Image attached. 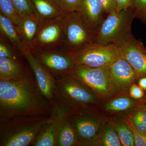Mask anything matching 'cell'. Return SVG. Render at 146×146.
Segmentation results:
<instances>
[{
  "label": "cell",
  "instance_id": "6da1fadb",
  "mask_svg": "<svg viewBox=\"0 0 146 146\" xmlns=\"http://www.w3.org/2000/svg\"><path fill=\"white\" fill-rule=\"evenodd\" d=\"M33 73L27 68L18 78L0 80V119L50 117L52 106L39 91Z\"/></svg>",
  "mask_w": 146,
  "mask_h": 146
},
{
  "label": "cell",
  "instance_id": "7a4b0ae2",
  "mask_svg": "<svg viewBox=\"0 0 146 146\" xmlns=\"http://www.w3.org/2000/svg\"><path fill=\"white\" fill-rule=\"evenodd\" d=\"M49 118L17 116L0 119V146H33Z\"/></svg>",
  "mask_w": 146,
  "mask_h": 146
},
{
  "label": "cell",
  "instance_id": "3957f363",
  "mask_svg": "<svg viewBox=\"0 0 146 146\" xmlns=\"http://www.w3.org/2000/svg\"><path fill=\"white\" fill-rule=\"evenodd\" d=\"M134 18V9L108 14L96 32L95 43L120 47L133 35Z\"/></svg>",
  "mask_w": 146,
  "mask_h": 146
},
{
  "label": "cell",
  "instance_id": "277c9868",
  "mask_svg": "<svg viewBox=\"0 0 146 146\" xmlns=\"http://www.w3.org/2000/svg\"><path fill=\"white\" fill-rule=\"evenodd\" d=\"M96 34L79 11L69 13L65 21L62 50L68 54H72L95 43Z\"/></svg>",
  "mask_w": 146,
  "mask_h": 146
},
{
  "label": "cell",
  "instance_id": "5b68a950",
  "mask_svg": "<svg viewBox=\"0 0 146 146\" xmlns=\"http://www.w3.org/2000/svg\"><path fill=\"white\" fill-rule=\"evenodd\" d=\"M52 106L49 120L36 137L33 146H57L58 137L63 123L77 108L65 102L56 94Z\"/></svg>",
  "mask_w": 146,
  "mask_h": 146
},
{
  "label": "cell",
  "instance_id": "8992f818",
  "mask_svg": "<svg viewBox=\"0 0 146 146\" xmlns=\"http://www.w3.org/2000/svg\"><path fill=\"white\" fill-rule=\"evenodd\" d=\"M56 94L76 108H84L98 102V98L88 86L69 74L55 79Z\"/></svg>",
  "mask_w": 146,
  "mask_h": 146
},
{
  "label": "cell",
  "instance_id": "52a82bcc",
  "mask_svg": "<svg viewBox=\"0 0 146 146\" xmlns=\"http://www.w3.org/2000/svg\"><path fill=\"white\" fill-rule=\"evenodd\" d=\"M75 65L93 68L110 67L121 56L119 47L94 43L70 55Z\"/></svg>",
  "mask_w": 146,
  "mask_h": 146
},
{
  "label": "cell",
  "instance_id": "ba28073f",
  "mask_svg": "<svg viewBox=\"0 0 146 146\" xmlns=\"http://www.w3.org/2000/svg\"><path fill=\"white\" fill-rule=\"evenodd\" d=\"M70 74L88 86L99 98L106 99L113 95L110 67L93 68L75 65Z\"/></svg>",
  "mask_w": 146,
  "mask_h": 146
},
{
  "label": "cell",
  "instance_id": "9c48e42d",
  "mask_svg": "<svg viewBox=\"0 0 146 146\" xmlns=\"http://www.w3.org/2000/svg\"><path fill=\"white\" fill-rule=\"evenodd\" d=\"M65 19L39 23L38 30L29 48L31 52L62 49Z\"/></svg>",
  "mask_w": 146,
  "mask_h": 146
},
{
  "label": "cell",
  "instance_id": "30bf717a",
  "mask_svg": "<svg viewBox=\"0 0 146 146\" xmlns=\"http://www.w3.org/2000/svg\"><path fill=\"white\" fill-rule=\"evenodd\" d=\"M88 107L75 110L70 115L78 138V145L95 144L101 128L102 122L87 111Z\"/></svg>",
  "mask_w": 146,
  "mask_h": 146
},
{
  "label": "cell",
  "instance_id": "8fae6325",
  "mask_svg": "<svg viewBox=\"0 0 146 146\" xmlns=\"http://www.w3.org/2000/svg\"><path fill=\"white\" fill-rule=\"evenodd\" d=\"M31 52L55 79L70 74L75 65L70 55L62 49L36 51Z\"/></svg>",
  "mask_w": 146,
  "mask_h": 146
},
{
  "label": "cell",
  "instance_id": "7c38bea8",
  "mask_svg": "<svg viewBox=\"0 0 146 146\" xmlns=\"http://www.w3.org/2000/svg\"><path fill=\"white\" fill-rule=\"evenodd\" d=\"M21 54L28 62L39 91L52 105L56 93L55 79L35 57L29 47H23Z\"/></svg>",
  "mask_w": 146,
  "mask_h": 146
},
{
  "label": "cell",
  "instance_id": "4fadbf2b",
  "mask_svg": "<svg viewBox=\"0 0 146 146\" xmlns=\"http://www.w3.org/2000/svg\"><path fill=\"white\" fill-rule=\"evenodd\" d=\"M110 75L113 95L125 93L139 78L134 68L121 55L110 67Z\"/></svg>",
  "mask_w": 146,
  "mask_h": 146
},
{
  "label": "cell",
  "instance_id": "5bb4252c",
  "mask_svg": "<svg viewBox=\"0 0 146 146\" xmlns=\"http://www.w3.org/2000/svg\"><path fill=\"white\" fill-rule=\"evenodd\" d=\"M119 48L121 55L134 68L139 78L146 77V47L142 41L133 35Z\"/></svg>",
  "mask_w": 146,
  "mask_h": 146
},
{
  "label": "cell",
  "instance_id": "9a60e30c",
  "mask_svg": "<svg viewBox=\"0 0 146 146\" xmlns=\"http://www.w3.org/2000/svg\"><path fill=\"white\" fill-rule=\"evenodd\" d=\"M33 13L39 23L65 19L68 14L57 0H30Z\"/></svg>",
  "mask_w": 146,
  "mask_h": 146
},
{
  "label": "cell",
  "instance_id": "2e32d148",
  "mask_svg": "<svg viewBox=\"0 0 146 146\" xmlns=\"http://www.w3.org/2000/svg\"><path fill=\"white\" fill-rule=\"evenodd\" d=\"M78 11L96 33L108 15L99 0H82Z\"/></svg>",
  "mask_w": 146,
  "mask_h": 146
},
{
  "label": "cell",
  "instance_id": "e0dca14e",
  "mask_svg": "<svg viewBox=\"0 0 146 146\" xmlns=\"http://www.w3.org/2000/svg\"><path fill=\"white\" fill-rule=\"evenodd\" d=\"M39 25L35 16L25 15L21 16V22L17 30L23 47L29 48L36 35Z\"/></svg>",
  "mask_w": 146,
  "mask_h": 146
},
{
  "label": "cell",
  "instance_id": "ac0fdd59",
  "mask_svg": "<svg viewBox=\"0 0 146 146\" xmlns=\"http://www.w3.org/2000/svg\"><path fill=\"white\" fill-rule=\"evenodd\" d=\"M27 67L23 62L7 58L0 57V80H9L20 77Z\"/></svg>",
  "mask_w": 146,
  "mask_h": 146
},
{
  "label": "cell",
  "instance_id": "d6986e66",
  "mask_svg": "<svg viewBox=\"0 0 146 146\" xmlns=\"http://www.w3.org/2000/svg\"><path fill=\"white\" fill-rule=\"evenodd\" d=\"M0 30L1 35L8 38L15 49L21 54L23 46L18 31L12 21L1 13Z\"/></svg>",
  "mask_w": 146,
  "mask_h": 146
},
{
  "label": "cell",
  "instance_id": "ffe728a7",
  "mask_svg": "<svg viewBox=\"0 0 146 146\" xmlns=\"http://www.w3.org/2000/svg\"><path fill=\"white\" fill-rule=\"evenodd\" d=\"M76 145H78V138L70 116L65 120L59 131L57 146Z\"/></svg>",
  "mask_w": 146,
  "mask_h": 146
},
{
  "label": "cell",
  "instance_id": "44dd1931",
  "mask_svg": "<svg viewBox=\"0 0 146 146\" xmlns=\"http://www.w3.org/2000/svg\"><path fill=\"white\" fill-rule=\"evenodd\" d=\"M135 104L136 102L130 98L120 97L112 100L106 104L104 109L110 112H122L130 109Z\"/></svg>",
  "mask_w": 146,
  "mask_h": 146
},
{
  "label": "cell",
  "instance_id": "7402d4cb",
  "mask_svg": "<svg viewBox=\"0 0 146 146\" xmlns=\"http://www.w3.org/2000/svg\"><path fill=\"white\" fill-rule=\"evenodd\" d=\"M114 127L119 137L122 145L135 146L133 132L128 123L119 122Z\"/></svg>",
  "mask_w": 146,
  "mask_h": 146
},
{
  "label": "cell",
  "instance_id": "603a6c76",
  "mask_svg": "<svg viewBox=\"0 0 146 146\" xmlns=\"http://www.w3.org/2000/svg\"><path fill=\"white\" fill-rule=\"evenodd\" d=\"M0 9L1 13L12 21L17 29L20 25L21 17L11 0H0Z\"/></svg>",
  "mask_w": 146,
  "mask_h": 146
},
{
  "label": "cell",
  "instance_id": "cb8c5ba5",
  "mask_svg": "<svg viewBox=\"0 0 146 146\" xmlns=\"http://www.w3.org/2000/svg\"><path fill=\"white\" fill-rule=\"evenodd\" d=\"M100 142L103 146L122 145L119 135L115 130L114 126L111 124L108 125L104 130Z\"/></svg>",
  "mask_w": 146,
  "mask_h": 146
},
{
  "label": "cell",
  "instance_id": "d4e9b609",
  "mask_svg": "<svg viewBox=\"0 0 146 146\" xmlns=\"http://www.w3.org/2000/svg\"><path fill=\"white\" fill-rule=\"evenodd\" d=\"M11 1L21 17L25 15L35 16L30 0H11Z\"/></svg>",
  "mask_w": 146,
  "mask_h": 146
},
{
  "label": "cell",
  "instance_id": "484cf974",
  "mask_svg": "<svg viewBox=\"0 0 146 146\" xmlns=\"http://www.w3.org/2000/svg\"><path fill=\"white\" fill-rule=\"evenodd\" d=\"M134 18L146 25V0H134Z\"/></svg>",
  "mask_w": 146,
  "mask_h": 146
},
{
  "label": "cell",
  "instance_id": "4316f807",
  "mask_svg": "<svg viewBox=\"0 0 146 146\" xmlns=\"http://www.w3.org/2000/svg\"><path fill=\"white\" fill-rule=\"evenodd\" d=\"M5 42L3 41V37L1 36V42H0V57L7 58L12 60L22 62L19 59L18 56L14 53L11 48L8 46V45L5 44Z\"/></svg>",
  "mask_w": 146,
  "mask_h": 146
},
{
  "label": "cell",
  "instance_id": "83f0119b",
  "mask_svg": "<svg viewBox=\"0 0 146 146\" xmlns=\"http://www.w3.org/2000/svg\"><path fill=\"white\" fill-rule=\"evenodd\" d=\"M63 9L69 13L78 11L82 0H57Z\"/></svg>",
  "mask_w": 146,
  "mask_h": 146
},
{
  "label": "cell",
  "instance_id": "f1b7e54d",
  "mask_svg": "<svg viewBox=\"0 0 146 146\" xmlns=\"http://www.w3.org/2000/svg\"><path fill=\"white\" fill-rule=\"evenodd\" d=\"M128 124L133 132L135 146H146V134H141L138 132L129 122Z\"/></svg>",
  "mask_w": 146,
  "mask_h": 146
},
{
  "label": "cell",
  "instance_id": "f546056e",
  "mask_svg": "<svg viewBox=\"0 0 146 146\" xmlns=\"http://www.w3.org/2000/svg\"><path fill=\"white\" fill-rule=\"evenodd\" d=\"M117 12L134 9V0H116Z\"/></svg>",
  "mask_w": 146,
  "mask_h": 146
},
{
  "label": "cell",
  "instance_id": "4dcf8cb0",
  "mask_svg": "<svg viewBox=\"0 0 146 146\" xmlns=\"http://www.w3.org/2000/svg\"><path fill=\"white\" fill-rule=\"evenodd\" d=\"M107 14L116 12V0H99Z\"/></svg>",
  "mask_w": 146,
  "mask_h": 146
},
{
  "label": "cell",
  "instance_id": "1f68e13d",
  "mask_svg": "<svg viewBox=\"0 0 146 146\" xmlns=\"http://www.w3.org/2000/svg\"><path fill=\"white\" fill-rule=\"evenodd\" d=\"M137 118L143 126L146 132V107L145 106L142 105L133 115Z\"/></svg>",
  "mask_w": 146,
  "mask_h": 146
},
{
  "label": "cell",
  "instance_id": "d6a6232c",
  "mask_svg": "<svg viewBox=\"0 0 146 146\" xmlns=\"http://www.w3.org/2000/svg\"><path fill=\"white\" fill-rule=\"evenodd\" d=\"M144 90L139 86L133 84L129 89V94L131 97L135 99H140L144 96Z\"/></svg>",
  "mask_w": 146,
  "mask_h": 146
},
{
  "label": "cell",
  "instance_id": "836d02e7",
  "mask_svg": "<svg viewBox=\"0 0 146 146\" xmlns=\"http://www.w3.org/2000/svg\"><path fill=\"white\" fill-rule=\"evenodd\" d=\"M138 86L144 91H146V77H142L138 79Z\"/></svg>",
  "mask_w": 146,
  "mask_h": 146
},
{
  "label": "cell",
  "instance_id": "e575fe53",
  "mask_svg": "<svg viewBox=\"0 0 146 146\" xmlns=\"http://www.w3.org/2000/svg\"><path fill=\"white\" fill-rule=\"evenodd\" d=\"M146 107V106H145Z\"/></svg>",
  "mask_w": 146,
  "mask_h": 146
}]
</instances>
